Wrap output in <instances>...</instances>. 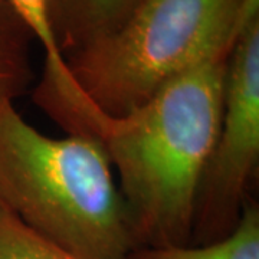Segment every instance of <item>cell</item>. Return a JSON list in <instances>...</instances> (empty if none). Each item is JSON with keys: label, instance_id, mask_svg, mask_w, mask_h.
<instances>
[{"label": "cell", "instance_id": "cell-4", "mask_svg": "<svg viewBox=\"0 0 259 259\" xmlns=\"http://www.w3.org/2000/svg\"><path fill=\"white\" fill-rule=\"evenodd\" d=\"M259 161V22L236 37L228 61L219 133L199 185L192 238L226 236L241 218Z\"/></svg>", "mask_w": 259, "mask_h": 259}, {"label": "cell", "instance_id": "cell-6", "mask_svg": "<svg viewBox=\"0 0 259 259\" xmlns=\"http://www.w3.org/2000/svg\"><path fill=\"white\" fill-rule=\"evenodd\" d=\"M143 0H49L61 54L69 55L125 22Z\"/></svg>", "mask_w": 259, "mask_h": 259}, {"label": "cell", "instance_id": "cell-5", "mask_svg": "<svg viewBox=\"0 0 259 259\" xmlns=\"http://www.w3.org/2000/svg\"><path fill=\"white\" fill-rule=\"evenodd\" d=\"M0 6L16 15L45 51L44 75L35 88L33 101L52 120L74 117L85 107L87 98L58 48L49 0H0Z\"/></svg>", "mask_w": 259, "mask_h": 259}, {"label": "cell", "instance_id": "cell-10", "mask_svg": "<svg viewBox=\"0 0 259 259\" xmlns=\"http://www.w3.org/2000/svg\"><path fill=\"white\" fill-rule=\"evenodd\" d=\"M259 22V0H239L235 23V40L250 25Z\"/></svg>", "mask_w": 259, "mask_h": 259}, {"label": "cell", "instance_id": "cell-9", "mask_svg": "<svg viewBox=\"0 0 259 259\" xmlns=\"http://www.w3.org/2000/svg\"><path fill=\"white\" fill-rule=\"evenodd\" d=\"M0 259H85L32 231L0 204Z\"/></svg>", "mask_w": 259, "mask_h": 259}, {"label": "cell", "instance_id": "cell-3", "mask_svg": "<svg viewBox=\"0 0 259 259\" xmlns=\"http://www.w3.org/2000/svg\"><path fill=\"white\" fill-rule=\"evenodd\" d=\"M239 0H143L115 30L65 56L83 95L120 118L196 65L231 51Z\"/></svg>", "mask_w": 259, "mask_h": 259}, {"label": "cell", "instance_id": "cell-8", "mask_svg": "<svg viewBox=\"0 0 259 259\" xmlns=\"http://www.w3.org/2000/svg\"><path fill=\"white\" fill-rule=\"evenodd\" d=\"M30 37L18 16L0 6V110L13 104L30 85Z\"/></svg>", "mask_w": 259, "mask_h": 259}, {"label": "cell", "instance_id": "cell-7", "mask_svg": "<svg viewBox=\"0 0 259 259\" xmlns=\"http://www.w3.org/2000/svg\"><path fill=\"white\" fill-rule=\"evenodd\" d=\"M128 259H259V207L249 199L236 226L218 241L190 246L137 248Z\"/></svg>", "mask_w": 259, "mask_h": 259}, {"label": "cell", "instance_id": "cell-1", "mask_svg": "<svg viewBox=\"0 0 259 259\" xmlns=\"http://www.w3.org/2000/svg\"><path fill=\"white\" fill-rule=\"evenodd\" d=\"M231 51L104 124L100 143L118 173L137 248L187 245L192 238L196 196L222 121Z\"/></svg>", "mask_w": 259, "mask_h": 259}, {"label": "cell", "instance_id": "cell-2", "mask_svg": "<svg viewBox=\"0 0 259 259\" xmlns=\"http://www.w3.org/2000/svg\"><path fill=\"white\" fill-rule=\"evenodd\" d=\"M0 204L85 259H128L137 249L101 143L45 136L13 104L0 110Z\"/></svg>", "mask_w": 259, "mask_h": 259}]
</instances>
